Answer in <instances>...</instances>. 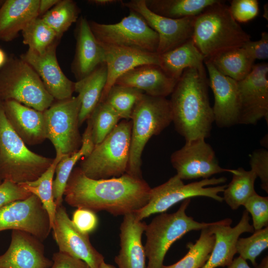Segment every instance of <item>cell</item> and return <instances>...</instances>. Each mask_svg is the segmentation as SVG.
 <instances>
[{
  "mask_svg": "<svg viewBox=\"0 0 268 268\" xmlns=\"http://www.w3.org/2000/svg\"><path fill=\"white\" fill-rule=\"evenodd\" d=\"M151 189L142 178L127 173L118 177L93 179L76 167L69 176L64 196L71 206L124 216L147 204Z\"/></svg>",
  "mask_w": 268,
  "mask_h": 268,
  "instance_id": "cell-1",
  "label": "cell"
},
{
  "mask_svg": "<svg viewBox=\"0 0 268 268\" xmlns=\"http://www.w3.org/2000/svg\"><path fill=\"white\" fill-rule=\"evenodd\" d=\"M208 87L204 66L189 68L184 71L171 94L172 122L186 141L210 135L214 116Z\"/></svg>",
  "mask_w": 268,
  "mask_h": 268,
  "instance_id": "cell-2",
  "label": "cell"
},
{
  "mask_svg": "<svg viewBox=\"0 0 268 268\" xmlns=\"http://www.w3.org/2000/svg\"><path fill=\"white\" fill-rule=\"evenodd\" d=\"M251 36L233 18L229 6L218 0L196 16L192 40L204 60L242 47Z\"/></svg>",
  "mask_w": 268,
  "mask_h": 268,
  "instance_id": "cell-3",
  "label": "cell"
},
{
  "mask_svg": "<svg viewBox=\"0 0 268 268\" xmlns=\"http://www.w3.org/2000/svg\"><path fill=\"white\" fill-rule=\"evenodd\" d=\"M53 160L27 147L8 122L0 101V179L17 184L34 181Z\"/></svg>",
  "mask_w": 268,
  "mask_h": 268,
  "instance_id": "cell-4",
  "label": "cell"
},
{
  "mask_svg": "<svg viewBox=\"0 0 268 268\" xmlns=\"http://www.w3.org/2000/svg\"><path fill=\"white\" fill-rule=\"evenodd\" d=\"M131 119L130 158L126 173L142 178L141 155L146 144L172 122L170 101L166 97L144 93L136 103Z\"/></svg>",
  "mask_w": 268,
  "mask_h": 268,
  "instance_id": "cell-5",
  "label": "cell"
},
{
  "mask_svg": "<svg viewBox=\"0 0 268 268\" xmlns=\"http://www.w3.org/2000/svg\"><path fill=\"white\" fill-rule=\"evenodd\" d=\"M132 121L124 120L91 153L83 157L79 169L93 179L118 177L126 173L130 158Z\"/></svg>",
  "mask_w": 268,
  "mask_h": 268,
  "instance_id": "cell-6",
  "label": "cell"
},
{
  "mask_svg": "<svg viewBox=\"0 0 268 268\" xmlns=\"http://www.w3.org/2000/svg\"><path fill=\"white\" fill-rule=\"evenodd\" d=\"M191 199L182 201L174 213H161L146 224L144 246L148 263L146 268H162L166 254L171 245L191 231L208 227L212 222H200L188 216L186 211Z\"/></svg>",
  "mask_w": 268,
  "mask_h": 268,
  "instance_id": "cell-7",
  "label": "cell"
},
{
  "mask_svg": "<svg viewBox=\"0 0 268 268\" xmlns=\"http://www.w3.org/2000/svg\"><path fill=\"white\" fill-rule=\"evenodd\" d=\"M7 100L43 112L55 100L27 63L20 58H11L0 68V101Z\"/></svg>",
  "mask_w": 268,
  "mask_h": 268,
  "instance_id": "cell-8",
  "label": "cell"
},
{
  "mask_svg": "<svg viewBox=\"0 0 268 268\" xmlns=\"http://www.w3.org/2000/svg\"><path fill=\"white\" fill-rule=\"evenodd\" d=\"M226 181L225 177H213L185 184L176 174L164 183L151 188L147 204L134 213L137 219L142 221L153 214L165 212L179 202L196 197H208L222 202L223 197L218 194L224 191L227 185H219Z\"/></svg>",
  "mask_w": 268,
  "mask_h": 268,
  "instance_id": "cell-9",
  "label": "cell"
},
{
  "mask_svg": "<svg viewBox=\"0 0 268 268\" xmlns=\"http://www.w3.org/2000/svg\"><path fill=\"white\" fill-rule=\"evenodd\" d=\"M90 29L101 44L157 53L158 34L135 11L115 24H103L88 21Z\"/></svg>",
  "mask_w": 268,
  "mask_h": 268,
  "instance_id": "cell-10",
  "label": "cell"
},
{
  "mask_svg": "<svg viewBox=\"0 0 268 268\" xmlns=\"http://www.w3.org/2000/svg\"><path fill=\"white\" fill-rule=\"evenodd\" d=\"M79 97L57 101L43 111L47 138L55 147L56 155H70L81 145L78 117Z\"/></svg>",
  "mask_w": 268,
  "mask_h": 268,
  "instance_id": "cell-11",
  "label": "cell"
},
{
  "mask_svg": "<svg viewBox=\"0 0 268 268\" xmlns=\"http://www.w3.org/2000/svg\"><path fill=\"white\" fill-rule=\"evenodd\" d=\"M176 175L182 180L208 179L212 175L225 172L234 173L236 169L222 168L212 146L204 138L186 141L170 157Z\"/></svg>",
  "mask_w": 268,
  "mask_h": 268,
  "instance_id": "cell-12",
  "label": "cell"
},
{
  "mask_svg": "<svg viewBox=\"0 0 268 268\" xmlns=\"http://www.w3.org/2000/svg\"><path fill=\"white\" fill-rule=\"evenodd\" d=\"M8 229L29 233L42 242L48 237L52 230L49 215L36 196L0 208V231Z\"/></svg>",
  "mask_w": 268,
  "mask_h": 268,
  "instance_id": "cell-13",
  "label": "cell"
},
{
  "mask_svg": "<svg viewBox=\"0 0 268 268\" xmlns=\"http://www.w3.org/2000/svg\"><path fill=\"white\" fill-rule=\"evenodd\" d=\"M238 124L256 125L262 119L268 122V65H254L250 73L237 81Z\"/></svg>",
  "mask_w": 268,
  "mask_h": 268,
  "instance_id": "cell-14",
  "label": "cell"
},
{
  "mask_svg": "<svg viewBox=\"0 0 268 268\" xmlns=\"http://www.w3.org/2000/svg\"><path fill=\"white\" fill-rule=\"evenodd\" d=\"M129 10L139 14L158 35L157 53L170 51L192 38L196 16L173 19L161 16L150 10L145 0H131L121 2Z\"/></svg>",
  "mask_w": 268,
  "mask_h": 268,
  "instance_id": "cell-15",
  "label": "cell"
},
{
  "mask_svg": "<svg viewBox=\"0 0 268 268\" xmlns=\"http://www.w3.org/2000/svg\"><path fill=\"white\" fill-rule=\"evenodd\" d=\"M52 230L59 252L82 260L90 268H100L104 257L91 244L88 235L75 227L63 204L57 207Z\"/></svg>",
  "mask_w": 268,
  "mask_h": 268,
  "instance_id": "cell-16",
  "label": "cell"
},
{
  "mask_svg": "<svg viewBox=\"0 0 268 268\" xmlns=\"http://www.w3.org/2000/svg\"><path fill=\"white\" fill-rule=\"evenodd\" d=\"M58 42L42 54L28 50L20 58L36 72L54 100L60 101L72 97L74 82L66 76L59 65L56 57Z\"/></svg>",
  "mask_w": 268,
  "mask_h": 268,
  "instance_id": "cell-17",
  "label": "cell"
},
{
  "mask_svg": "<svg viewBox=\"0 0 268 268\" xmlns=\"http://www.w3.org/2000/svg\"><path fill=\"white\" fill-rule=\"evenodd\" d=\"M208 71L209 86L214 96V122L217 127L229 128L238 124L239 98L237 81L220 73L208 60L204 61Z\"/></svg>",
  "mask_w": 268,
  "mask_h": 268,
  "instance_id": "cell-18",
  "label": "cell"
},
{
  "mask_svg": "<svg viewBox=\"0 0 268 268\" xmlns=\"http://www.w3.org/2000/svg\"><path fill=\"white\" fill-rule=\"evenodd\" d=\"M249 221V213L245 210L238 223L233 227L231 226L232 220L229 218L213 222L208 229L215 236V242L208 260L201 268L229 266L237 253L236 244L240 236L245 232L254 231Z\"/></svg>",
  "mask_w": 268,
  "mask_h": 268,
  "instance_id": "cell-19",
  "label": "cell"
},
{
  "mask_svg": "<svg viewBox=\"0 0 268 268\" xmlns=\"http://www.w3.org/2000/svg\"><path fill=\"white\" fill-rule=\"evenodd\" d=\"M52 264L45 256L42 241L21 230H12L9 246L0 255V268H49Z\"/></svg>",
  "mask_w": 268,
  "mask_h": 268,
  "instance_id": "cell-20",
  "label": "cell"
},
{
  "mask_svg": "<svg viewBox=\"0 0 268 268\" xmlns=\"http://www.w3.org/2000/svg\"><path fill=\"white\" fill-rule=\"evenodd\" d=\"M100 44L105 52L107 78L100 102L105 99L118 78L127 72L143 65L159 66V55L157 53Z\"/></svg>",
  "mask_w": 268,
  "mask_h": 268,
  "instance_id": "cell-21",
  "label": "cell"
},
{
  "mask_svg": "<svg viewBox=\"0 0 268 268\" xmlns=\"http://www.w3.org/2000/svg\"><path fill=\"white\" fill-rule=\"evenodd\" d=\"M77 22L75 52L71 70L78 80L105 63V56L104 48L93 34L87 19L81 16Z\"/></svg>",
  "mask_w": 268,
  "mask_h": 268,
  "instance_id": "cell-22",
  "label": "cell"
},
{
  "mask_svg": "<svg viewBox=\"0 0 268 268\" xmlns=\"http://www.w3.org/2000/svg\"><path fill=\"white\" fill-rule=\"evenodd\" d=\"M1 103L8 122L25 144L34 145L47 139L43 112L14 100Z\"/></svg>",
  "mask_w": 268,
  "mask_h": 268,
  "instance_id": "cell-23",
  "label": "cell"
},
{
  "mask_svg": "<svg viewBox=\"0 0 268 268\" xmlns=\"http://www.w3.org/2000/svg\"><path fill=\"white\" fill-rule=\"evenodd\" d=\"M146 226L137 219L134 212L124 216L120 226V250L115 258L119 268H146L141 240Z\"/></svg>",
  "mask_w": 268,
  "mask_h": 268,
  "instance_id": "cell-24",
  "label": "cell"
},
{
  "mask_svg": "<svg viewBox=\"0 0 268 268\" xmlns=\"http://www.w3.org/2000/svg\"><path fill=\"white\" fill-rule=\"evenodd\" d=\"M178 81L169 76L159 66L147 64L127 72L115 84L135 88L149 96L166 97L171 94Z\"/></svg>",
  "mask_w": 268,
  "mask_h": 268,
  "instance_id": "cell-25",
  "label": "cell"
},
{
  "mask_svg": "<svg viewBox=\"0 0 268 268\" xmlns=\"http://www.w3.org/2000/svg\"><path fill=\"white\" fill-rule=\"evenodd\" d=\"M40 0H6L0 6V40L8 42L38 15Z\"/></svg>",
  "mask_w": 268,
  "mask_h": 268,
  "instance_id": "cell-26",
  "label": "cell"
},
{
  "mask_svg": "<svg viewBox=\"0 0 268 268\" xmlns=\"http://www.w3.org/2000/svg\"><path fill=\"white\" fill-rule=\"evenodd\" d=\"M107 78L105 63L97 67L84 78L74 82V91L81 101L79 126L88 119L100 101Z\"/></svg>",
  "mask_w": 268,
  "mask_h": 268,
  "instance_id": "cell-27",
  "label": "cell"
},
{
  "mask_svg": "<svg viewBox=\"0 0 268 268\" xmlns=\"http://www.w3.org/2000/svg\"><path fill=\"white\" fill-rule=\"evenodd\" d=\"M159 55V66L169 76L176 80H179L187 68L204 67V59L192 39L170 51Z\"/></svg>",
  "mask_w": 268,
  "mask_h": 268,
  "instance_id": "cell-28",
  "label": "cell"
},
{
  "mask_svg": "<svg viewBox=\"0 0 268 268\" xmlns=\"http://www.w3.org/2000/svg\"><path fill=\"white\" fill-rule=\"evenodd\" d=\"M94 147L90 126L87 124L79 149L70 155H65L56 166V177L53 182V193L57 206L62 204L65 188L75 165L82 157L88 155Z\"/></svg>",
  "mask_w": 268,
  "mask_h": 268,
  "instance_id": "cell-29",
  "label": "cell"
},
{
  "mask_svg": "<svg viewBox=\"0 0 268 268\" xmlns=\"http://www.w3.org/2000/svg\"><path fill=\"white\" fill-rule=\"evenodd\" d=\"M222 74L236 81L244 79L251 72L255 60L241 47L229 50L205 60Z\"/></svg>",
  "mask_w": 268,
  "mask_h": 268,
  "instance_id": "cell-30",
  "label": "cell"
},
{
  "mask_svg": "<svg viewBox=\"0 0 268 268\" xmlns=\"http://www.w3.org/2000/svg\"><path fill=\"white\" fill-rule=\"evenodd\" d=\"M218 0H145L152 12L164 17L180 19L196 16Z\"/></svg>",
  "mask_w": 268,
  "mask_h": 268,
  "instance_id": "cell-31",
  "label": "cell"
},
{
  "mask_svg": "<svg viewBox=\"0 0 268 268\" xmlns=\"http://www.w3.org/2000/svg\"><path fill=\"white\" fill-rule=\"evenodd\" d=\"M232 174V179L223 192V201L232 209L243 205L251 196L256 193L255 182L257 175L252 170L240 167Z\"/></svg>",
  "mask_w": 268,
  "mask_h": 268,
  "instance_id": "cell-32",
  "label": "cell"
},
{
  "mask_svg": "<svg viewBox=\"0 0 268 268\" xmlns=\"http://www.w3.org/2000/svg\"><path fill=\"white\" fill-rule=\"evenodd\" d=\"M65 155H56L53 162L47 170L38 179L19 184L27 191L36 196L47 210L52 228L57 205L53 193V182L56 166Z\"/></svg>",
  "mask_w": 268,
  "mask_h": 268,
  "instance_id": "cell-33",
  "label": "cell"
},
{
  "mask_svg": "<svg viewBox=\"0 0 268 268\" xmlns=\"http://www.w3.org/2000/svg\"><path fill=\"white\" fill-rule=\"evenodd\" d=\"M215 242V236L208 227L201 230L199 238L195 243L187 244L188 252L174 264L162 268H201L208 260Z\"/></svg>",
  "mask_w": 268,
  "mask_h": 268,
  "instance_id": "cell-34",
  "label": "cell"
},
{
  "mask_svg": "<svg viewBox=\"0 0 268 268\" xmlns=\"http://www.w3.org/2000/svg\"><path fill=\"white\" fill-rule=\"evenodd\" d=\"M80 12V9L73 0H60L41 18L60 39L72 24L77 21Z\"/></svg>",
  "mask_w": 268,
  "mask_h": 268,
  "instance_id": "cell-35",
  "label": "cell"
},
{
  "mask_svg": "<svg viewBox=\"0 0 268 268\" xmlns=\"http://www.w3.org/2000/svg\"><path fill=\"white\" fill-rule=\"evenodd\" d=\"M120 119L106 101L99 102L87 120L94 145L100 143L112 131Z\"/></svg>",
  "mask_w": 268,
  "mask_h": 268,
  "instance_id": "cell-36",
  "label": "cell"
},
{
  "mask_svg": "<svg viewBox=\"0 0 268 268\" xmlns=\"http://www.w3.org/2000/svg\"><path fill=\"white\" fill-rule=\"evenodd\" d=\"M21 32L23 43L28 46L29 50L38 54L45 52L59 39L40 17L32 20Z\"/></svg>",
  "mask_w": 268,
  "mask_h": 268,
  "instance_id": "cell-37",
  "label": "cell"
},
{
  "mask_svg": "<svg viewBox=\"0 0 268 268\" xmlns=\"http://www.w3.org/2000/svg\"><path fill=\"white\" fill-rule=\"evenodd\" d=\"M144 93L135 88L114 84L104 101L115 111L121 119L129 120L136 103Z\"/></svg>",
  "mask_w": 268,
  "mask_h": 268,
  "instance_id": "cell-38",
  "label": "cell"
},
{
  "mask_svg": "<svg viewBox=\"0 0 268 268\" xmlns=\"http://www.w3.org/2000/svg\"><path fill=\"white\" fill-rule=\"evenodd\" d=\"M268 247V226L255 230L247 238H239L236 244L237 253L256 267L257 258Z\"/></svg>",
  "mask_w": 268,
  "mask_h": 268,
  "instance_id": "cell-39",
  "label": "cell"
},
{
  "mask_svg": "<svg viewBox=\"0 0 268 268\" xmlns=\"http://www.w3.org/2000/svg\"><path fill=\"white\" fill-rule=\"evenodd\" d=\"M252 217L254 231L268 226V197L257 193L251 196L243 205Z\"/></svg>",
  "mask_w": 268,
  "mask_h": 268,
  "instance_id": "cell-40",
  "label": "cell"
},
{
  "mask_svg": "<svg viewBox=\"0 0 268 268\" xmlns=\"http://www.w3.org/2000/svg\"><path fill=\"white\" fill-rule=\"evenodd\" d=\"M229 9L236 21L246 23L259 14V4L257 0H233Z\"/></svg>",
  "mask_w": 268,
  "mask_h": 268,
  "instance_id": "cell-41",
  "label": "cell"
},
{
  "mask_svg": "<svg viewBox=\"0 0 268 268\" xmlns=\"http://www.w3.org/2000/svg\"><path fill=\"white\" fill-rule=\"evenodd\" d=\"M251 170L261 182V188L268 193V151L265 148L254 150L250 155Z\"/></svg>",
  "mask_w": 268,
  "mask_h": 268,
  "instance_id": "cell-42",
  "label": "cell"
},
{
  "mask_svg": "<svg viewBox=\"0 0 268 268\" xmlns=\"http://www.w3.org/2000/svg\"><path fill=\"white\" fill-rule=\"evenodd\" d=\"M71 220L79 231L87 235L94 231L98 224L95 212L84 208H77L73 213Z\"/></svg>",
  "mask_w": 268,
  "mask_h": 268,
  "instance_id": "cell-43",
  "label": "cell"
},
{
  "mask_svg": "<svg viewBox=\"0 0 268 268\" xmlns=\"http://www.w3.org/2000/svg\"><path fill=\"white\" fill-rule=\"evenodd\" d=\"M31 195L19 184L3 180L0 184V208L12 201L27 199Z\"/></svg>",
  "mask_w": 268,
  "mask_h": 268,
  "instance_id": "cell-44",
  "label": "cell"
},
{
  "mask_svg": "<svg viewBox=\"0 0 268 268\" xmlns=\"http://www.w3.org/2000/svg\"><path fill=\"white\" fill-rule=\"evenodd\" d=\"M255 60H266L268 58V33L263 32L260 40L249 41L242 47Z\"/></svg>",
  "mask_w": 268,
  "mask_h": 268,
  "instance_id": "cell-45",
  "label": "cell"
},
{
  "mask_svg": "<svg viewBox=\"0 0 268 268\" xmlns=\"http://www.w3.org/2000/svg\"><path fill=\"white\" fill-rule=\"evenodd\" d=\"M52 260L50 268H90L82 260L59 251L53 254Z\"/></svg>",
  "mask_w": 268,
  "mask_h": 268,
  "instance_id": "cell-46",
  "label": "cell"
},
{
  "mask_svg": "<svg viewBox=\"0 0 268 268\" xmlns=\"http://www.w3.org/2000/svg\"><path fill=\"white\" fill-rule=\"evenodd\" d=\"M268 257H265L258 268H268ZM227 268H251L248 265L246 260L239 256L234 258L231 263L228 266Z\"/></svg>",
  "mask_w": 268,
  "mask_h": 268,
  "instance_id": "cell-47",
  "label": "cell"
},
{
  "mask_svg": "<svg viewBox=\"0 0 268 268\" xmlns=\"http://www.w3.org/2000/svg\"><path fill=\"white\" fill-rule=\"evenodd\" d=\"M59 1L60 0H40L38 8L39 17L42 16Z\"/></svg>",
  "mask_w": 268,
  "mask_h": 268,
  "instance_id": "cell-48",
  "label": "cell"
},
{
  "mask_svg": "<svg viewBox=\"0 0 268 268\" xmlns=\"http://www.w3.org/2000/svg\"><path fill=\"white\" fill-rule=\"evenodd\" d=\"M117 0H91L89 2L99 6H105L121 1Z\"/></svg>",
  "mask_w": 268,
  "mask_h": 268,
  "instance_id": "cell-49",
  "label": "cell"
},
{
  "mask_svg": "<svg viewBox=\"0 0 268 268\" xmlns=\"http://www.w3.org/2000/svg\"><path fill=\"white\" fill-rule=\"evenodd\" d=\"M8 58L5 52L0 48V68H1L6 63Z\"/></svg>",
  "mask_w": 268,
  "mask_h": 268,
  "instance_id": "cell-50",
  "label": "cell"
},
{
  "mask_svg": "<svg viewBox=\"0 0 268 268\" xmlns=\"http://www.w3.org/2000/svg\"><path fill=\"white\" fill-rule=\"evenodd\" d=\"M100 268H116L112 265L106 263L104 261L100 265Z\"/></svg>",
  "mask_w": 268,
  "mask_h": 268,
  "instance_id": "cell-51",
  "label": "cell"
},
{
  "mask_svg": "<svg viewBox=\"0 0 268 268\" xmlns=\"http://www.w3.org/2000/svg\"><path fill=\"white\" fill-rule=\"evenodd\" d=\"M3 0H0V5L2 4V3H3Z\"/></svg>",
  "mask_w": 268,
  "mask_h": 268,
  "instance_id": "cell-52",
  "label": "cell"
},
{
  "mask_svg": "<svg viewBox=\"0 0 268 268\" xmlns=\"http://www.w3.org/2000/svg\"><path fill=\"white\" fill-rule=\"evenodd\" d=\"M1 183V179H0V184Z\"/></svg>",
  "mask_w": 268,
  "mask_h": 268,
  "instance_id": "cell-53",
  "label": "cell"
}]
</instances>
